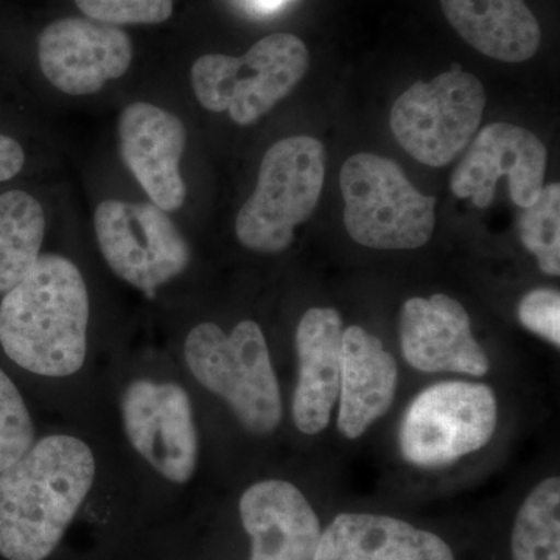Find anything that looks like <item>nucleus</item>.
<instances>
[{
	"mask_svg": "<svg viewBox=\"0 0 560 560\" xmlns=\"http://www.w3.org/2000/svg\"><path fill=\"white\" fill-rule=\"evenodd\" d=\"M441 9L460 38L492 60L528 61L539 50V21L525 0H441Z\"/></svg>",
	"mask_w": 560,
	"mask_h": 560,
	"instance_id": "obj_19",
	"label": "nucleus"
},
{
	"mask_svg": "<svg viewBox=\"0 0 560 560\" xmlns=\"http://www.w3.org/2000/svg\"><path fill=\"white\" fill-rule=\"evenodd\" d=\"M545 168L541 140L526 128L499 121L482 128L470 143L453 172L451 189L460 200L485 209L493 201L499 179L508 176L512 201L525 209L544 189Z\"/></svg>",
	"mask_w": 560,
	"mask_h": 560,
	"instance_id": "obj_11",
	"label": "nucleus"
},
{
	"mask_svg": "<svg viewBox=\"0 0 560 560\" xmlns=\"http://www.w3.org/2000/svg\"><path fill=\"white\" fill-rule=\"evenodd\" d=\"M315 560H456L431 530L390 515L341 512L323 529Z\"/></svg>",
	"mask_w": 560,
	"mask_h": 560,
	"instance_id": "obj_17",
	"label": "nucleus"
},
{
	"mask_svg": "<svg viewBox=\"0 0 560 560\" xmlns=\"http://www.w3.org/2000/svg\"><path fill=\"white\" fill-rule=\"evenodd\" d=\"M46 217L32 195L10 190L0 195V294L16 287L40 256Z\"/></svg>",
	"mask_w": 560,
	"mask_h": 560,
	"instance_id": "obj_20",
	"label": "nucleus"
},
{
	"mask_svg": "<svg viewBox=\"0 0 560 560\" xmlns=\"http://www.w3.org/2000/svg\"><path fill=\"white\" fill-rule=\"evenodd\" d=\"M346 231L372 249H418L436 226V197L420 194L397 162L357 153L342 164Z\"/></svg>",
	"mask_w": 560,
	"mask_h": 560,
	"instance_id": "obj_4",
	"label": "nucleus"
},
{
	"mask_svg": "<svg viewBox=\"0 0 560 560\" xmlns=\"http://www.w3.org/2000/svg\"><path fill=\"white\" fill-rule=\"evenodd\" d=\"M249 536V560H315L323 526L296 486L265 480L249 486L238 503Z\"/></svg>",
	"mask_w": 560,
	"mask_h": 560,
	"instance_id": "obj_15",
	"label": "nucleus"
},
{
	"mask_svg": "<svg viewBox=\"0 0 560 560\" xmlns=\"http://www.w3.org/2000/svg\"><path fill=\"white\" fill-rule=\"evenodd\" d=\"M90 20L109 25L161 24L173 13V0H73Z\"/></svg>",
	"mask_w": 560,
	"mask_h": 560,
	"instance_id": "obj_24",
	"label": "nucleus"
},
{
	"mask_svg": "<svg viewBox=\"0 0 560 560\" xmlns=\"http://www.w3.org/2000/svg\"><path fill=\"white\" fill-rule=\"evenodd\" d=\"M40 70L58 91L95 94L130 69V36L116 25L68 18L51 22L38 40Z\"/></svg>",
	"mask_w": 560,
	"mask_h": 560,
	"instance_id": "obj_12",
	"label": "nucleus"
},
{
	"mask_svg": "<svg viewBox=\"0 0 560 560\" xmlns=\"http://www.w3.org/2000/svg\"><path fill=\"white\" fill-rule=\"evenodd\" d=\"M94 228L110 270L149 298L189 265V245L153 202L102 201Z\"/></svg>",
	"mask_w": 560,
	"mask_h": 560,
	"instance_id": "obj_9",
	"label": "nucleus"
},
{
	"mask_svg": "<svg viewBox=\"0 0 560 560\" xmlns=\"http://www.w3.org/2000/svg\"><path fill=\"white\" fill-rule=\"evenodd\" d=\"M261 5L267 7V9H275V7L280 5L283 0H259Z\"/></svg>",
	"mask_w": 560,
	"mask_h": 560,
	"instance_id": "obj_27",
	"label": "nucleus"
},
{
	"mask_svg": "<svg viewBox=\"0 0 560 560\" xmlns=\"http://www.w3.org/2000/svg\"><path fill=\"white\" fill-rule=\"evenodd\" d=\"M121 418L135 451L162 477L184 485L198 463V433L187 390L140 378L121 397Z\"/></svg>",
	"mask_w": 560,
	"mask_h": 560,
	"instance_id": "obj_10",
	"label": "nucleus"
},
{
	"mask_svg": "<svg viewBox=\"0 0 560 560\" xmlns=\"http://www.w3.org/2000/svg\"><path fill=\"white\" fill-rule=\"evenodd\" d=\"M497 399L488 385L442 382L412 399L399 430L401 455L416 467L438 469L478 452L492 440Z\"/></svg>",
	"mask_w": 560,
	"mask_h": 560,
	"instance_id": "obj_8",
	"label": "nucleus"
},
{
	"mask_svg": "<svg viewBox=\"0 0 560 560\" xmlns=\"http://www.w3.org/2000/svg\"><path fill=\"white\" fill-rule=\"evenodd\" d=\"M25 164V153L21 143L0 135V183H5L22 171Z\"/></svg>",
	"mask_w": 560,
	"mask_h": 560,
	"instance_id": "obj_26",
	"label": "nucleus"
},
{
	"mask_svg": "<svg viewBox=\"0 0 560 560\" xmlns=\"http://www.w3.org/2000/svg\"><path fill=\"white\" fill-rule=\"evenodd\" d=\"M90 294L72 260L39 256L24 279L0 302V345L22 370L69 377L88 352Z\"/></svg>",
	"mask_w": 560,
	"mask_h": 560,
	"instance_id": "obj_2",
	"label": "nucleus"
},
{
	"mask_svg": "<svg viewBox=\"0 0 560 560\" xmlns=\"http://www.w3.org/2000/svg\"><path fill=\"white\" fill-rule=\"evenodd\" d=\"M518 235L525 248L534 254L545 275H560V186H545L539 197L523 209Z\"/></svg>",
	"mask_w": 560,
	"mask_h": 560,
	"instance_id": "obj_22",
	"label": "nucleus"
},
{
	"mask_svg": "<svg viewBox=\"0 0 560 560\" xmlns=\"http://www.w3.org/2000/svg\"><path fill=\"white\" fill-rule=\"evenodd\" d=\"M184 355L197 382L226 400L249 433L261 436L278 429L282 396L256 320H242L230 335L217 324H198L187 337Z\"/></svg>",
	"mask_w": 560,
	"mask_h": 560,
	"instance_id": "obj_3",
	"label": "nucleus"
},
{
	"mask_svg": "<svg viewBox=\"0 0 560 560\" xmlns=\"http://www.w3.org/2000/svg\"><path fill=\"white\" fill-rule=\"evenodd\" d=\"M311 65L307 46L291 33L257 40L243 57L210 54L191 66L198 102L212 113H230L241 127L256 124L304 79Z\"/></svg>",
	"mask_w": 560,
	"mask_h": 560,
	"instance_id": "obj_6",
	"label": "nucleus"
},
{
	"mask_svg": "<svg viewBox=\"0 0 560 560\" xmlns=\"http://www.w3.org/2000/svg\"><path fill=\"white\" fill-rule=\"evenodd\" d=\"M511 560H560V480L539 482L523 501L511 533Z\"/></svg>",
	"mask_w": 560,
	"mask_h": 560,
	"instance_id": "obj_21",
	"label": "nucleus"
},
{
	"mask_svg": "<svg viewBox=\"0 0 560 560\" xmlns=\"http://www.w3.org/2000/svg\"><path fill=\"white\" fill-rule=\"evenodd\" d=\"M35 425L27 405L9 375L0 370V474L31 451Z\"/></svg>",
	"mask_w": 560,
	"mask_h": 560,
	"instance_id": "obj_23",
	"label": "nucleus"
},
{
	"mask_svg": "<svg viewBox=\"0 0 560 560\" xmlns=\"http://www.w3.org/2000/svg\"><path fill=\"white\" fill-rule=\"evenodd\" d=\"M397 388V363L375 335L360 326L342 330L338 430L359 440L389 411Z\"/></svg>",
	"mask_w": 560,
	"mask_h": 560,
	"instance_id": "obj_18",
	"label": "nucleus"
},
{
	"mask_svg": "<svg viewBox=\"0 0 560 560\" xmlns=\"http://www.w3.org/2000/svg\"><path fill=\"white\" fill-rule=\"evenodd\" d=\"M90 445L51 434L0 474V556L44 560L60 544L94 485Z\"/></svg>",
	"mask_w": 560,
	"mask_h": 560,
	"instance_id": "obj_1",
	"label": "nucleus"
},
{
	"mask_svg": "<svg viewBox=\"0 0 560 560\" xmlns=\"http://www.w3.org/2000/svg\"><path fill=\"white\" fill-rule=\"evenodd\" d=\"M485 86L459 66L418 81L390 109V130L401 149L423 165L444 167L469 145L486 108Z\"/></svg>",
	"mask_w": 560,
	"mask_h": 560,
	"instance_id": "obj_7",
	"label": "nucleus"
},
{
	"mask_svg": "<svg viewBox=\"0 0 560 560\" xmlns=\"http://www.w3.org/2000/svg\"><path fill=\"white\" fill-rule=\"evenodd\" d=\"M324 178L326 149L318 139L291 136L276 142L261 160L256 190L238 210V242L261 254L289 248L296 228L315 212Z\"/></svg>",
	"mask_w": 560,
	"mask_h": 560,
	"instance_id": "obj_5",
	"label": "nucleus"
},
{
	"mask_svg": "<svg viewBox=\"0 0 560 560\" xmlns=\"http://www.w3.org/2000/svg\"><path fill=\"white\" fill-rule=\"evenodd\" d=\"M120 153L151 202L164 212L183 208L187 190L179 164L186 149L183 121L151 103H132L119 120Z\"/></svg>",
	"mask_w": 560,
	"mask_h": 560,
	"instance_id": "obj_14",
	"label": "nucleus"
},
{
	"mask_svg": "<svg viewBox=\"0 0 560 560\" xmlns=\"http://www.w3.org/2000/svg\"><path fill=\"white\" fill-rule=\"evenodd\" d=\"M401 355L420 372L481 375L489 357L475 340L469 313L447 294L411 298L400 313Z\"/></svg>",
	"mask_w": 560,
	"mask_h": 560,
	"instance_id": "obj_13",
	"label": "nucleus"
},
{
	"mask_svg": "<svg viewBox=\"0 0 560 560\" xmlns=\"http://www.w3.org/2000/svg\"><path fill=\"white\" fill-rule=\"evenodd\" d=\"M522 326L560 346V294L555 289H534L522 298L517 308Z\"/></svg>",
	"mask_w": 560,
	"mask_h": 560,
	"instance_id": "obj_25",
	"label": "nucleus"
},
{
	"mask_svg": "<svg viewBox=\"0 0 560 560\" xmlns=\"http://www.w3.org/2000/svg\"><path fill=\"white\" fill-rule=\"evenodd\" d=\"M342 319L330 307L304 313L296 330L300 378L294 389V425L304 434H318L329 425L340 397Z\"/></svg>",
	"mask_w": 560,
	"mask_h": 560,
	"instance_id": "obj_16",
	"label": "nucleus"
}]
</instances>
